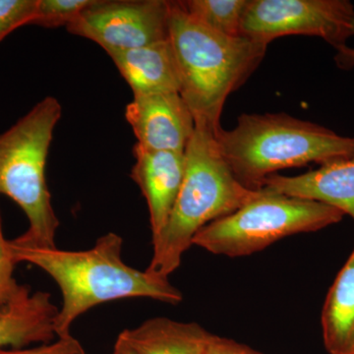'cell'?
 <instances>
[{
	"label": "cell",
	"instance_id": "1",
	"mask_svg": "<svg viewBox=\"0 0 354 354\" xmlns=\"http://www.w3.org/2000/svg\"><path fill=\"white\" fill-rule=\"evenodd\" d=\"M123 239L108 232L86 250L39 248L9 241L15 262L36 266L57 283L62 306L55 319L57 339L71 337V327L93 307L124 298H152L176 305L183 295L169 279L139 271L122 259Z\"/></svg>",
	"mask_w": 354,
	"mask_h": 354
},
{
	"label": "cell",
	"instance_id": "2",
	"mask_svg": "<svg viewBox=\"0 0 354 354\" xmlns=\"http://www.w3.org/2000/svg\"><path fill=\"white\" fill-rule=\"evenodd\" d=\"M169 32L178 66L179 94L194 118L195 127L218 135L228 95L257 69L268 44L212 31L193 19L180 1H169Z\"/></svg>",
	"mask_w": 354,
	"mask_h": 354
},
{
	"label": "cell",
	"instance_id": "3",
	"mask_svg": "<svg viewBox=\"0 0 354 354\" xmlns=\"http://www.w3.org/2000/svg\"><path fill=\"white\" fill-rule=\"evenodd\" d=\"M185 174L176 204L157 241L146 271L169 279L180 267L198 232L259 196L235 177L218 146L216 134L195 127L186 147Z\"/></svg>",
	"mask_w": 354,
	"mask_h": 354
},
{
	"label": "cell",
	"instance_id": "4",
	"mask_svg": "<svg viewBox=\"0 0 354 354\" xmlns=\"http://www.w3.org/2000/svg\"><path fill=\"white\" fill-rule=\"evenodd\" d=\"M218 146L239 183L259 190L277 171L354 157V137L288 113H243L236 127L221 128Z\"/></svg>",
	"mask_w": 354,
	"mask_h": 354
},
{
	"label": "cell",
	"instance_id": "5",
	"mask_svg": "<svg viewBox=\"0 0 354 354\" xmlns=\"http://www.w3.org/2000/svg\"><path fill=\"white\" fill-rule=\"evenodd\" d=\"M62 104L44 97L12 127L0 134V194L17 203L29 228L15 241L24 245L55 248L59 221L51 204L46 167Z\"/></svg>",
	"mask_w": 354,
	"mask_h": 354
},
{
	"label": "cell",
	"instance_id": "6",
	"mask_svg": "<svg viewBox=\"0 0 354 354\" xmlns=\"http://www.w3.org/2000/svg\"><path fill=\"white\" fill-rule=\"evenodd\" d=\"M344 215L322 203L267 192L225 218L209 223L193 245L215 255L235 258L259 252L285 237L318 232Z\"/></svg>",
	"mask_w": 354,
	"mask_h": 354
},
{
	"label": "cell",
	"instance_id": "7",
	"mask_svg": "<svg viewBox=\"0 0 354 354\" xmlns=\"http://www.w3.org/2000/svg\"><path fill=\"white\" fill-rule=\"evenodd\" d=\"M241 35L268 46L281 37H317L337 50L354 36V6L348 0H249Z\"/></svg>",
	"mask_w": 354,
	"mask_h": 354
},
{
	"label": "cell",
	"instance_id": "8",
	"mask_svg": "<svg viewBox=\"0 0 354 354\" xmlns=\"http://www.w3.org/2000/svg\"><path fill=\"white\" fill-rule=\"evenodd\" d=\"M169 15L165 0H95L67 30L108 53L129 50L169 39Z\"/></svg>",
	"mask_w": 354,
	"mask_h": 354
},
{
	"label": "cell",
	"instance_id": "9",
	"mask_svg": "<svg viewBox=\"0 0 354 354\" xmlns=\"http://www.w3.org/2000/svg\"><path fill=\"white\" fill-rule=\"evenodd\" d=\"M125 118L137 144L153 151L184 153L195 131V120L176 92L134 95Z\"/></svg>",
	"mask_w": 354,
	"mask_h": 354
},
{
	"label": "cell",
	"instance_id": "10",
	"mask_svg": "<svg viewBox=\"0 0 354 354\" xmlns=\"http://www.w3.org/2000/svg\"><path fill=\"white\" fill-rule=\"evenodd\" d=\"M133 153L136 162L131 178L145 197L153 242L164 232L183 185L185 155L148 150L138 144L133 148Z\"/></svg>",
	"mask_w": 354,
	"mask_h": 354
},
{
	"label": "cell",
	"instance_id": "11",
	"mask_svg": "<svg viewBox=\"0 0 354 354\" xmlns=\"http://www.w3.org/2000/svg\"><path fill=\"white\" fill-rule=\"evenodd\" d=\"M261 189L322 203L354 221V157L320 165L299 176L274 174L266 179Z\"/></svg>",
	"mask_w": 354,
	"mask_h": 354
},
{
	"label": "cell",
	"instance_id": "12",
	"mask_svg": "<svg viewBox=\"0 0 354 354\" xmlns=\"http://www.w3.org/2000/svg\"><path fill=\"white\" fill-rule=\"evenodd\" d=\"M58 307L46 291L31 292L23 286L8 302L0 304V349L26 348L57 341Z\"/></svg>",
	"mask_w": 354,
	"mask_h": 354
},
{
	"label": "cell",
	"instance_id": "13",
	"mask_svg": "<svg viewBox=\"0 0 354 354\" xmlns=\"http://www.w3.org/2000/svg\"><path fill=\"white\" fill-rule=\"evenodd\" d=\"M108 55L132 88L133 95L179 93L178 66L169 39Z\"/></svg>",
	"mask_w": 354,
	"mask_h": 354
},
{
	"label": "cell",
	"instance_id": "14",
	"mask_svg": "<svg viewBox=\"0 0 354 354\" xmlns=\"http://www.w3.org/2000/svg\"><path fill=\"white\" fill-rule=\"evenodd\" d=\"M120 335L137 354H206L212 337L199 324L164 317L149 319Z\"/></svg>",
	"mask_w": 354,
	"mask_h": 354
},
{
	"label": "cell",
	"instance_id": "15",
	"mask_svg": "<svg viewBox=\"0 0 354 354\" xmlns=\"http://www.w3.org/2000/svg\"><path fill=\"white\" fill-rule=\"evenodd\" d=\"M321 326L328 353L346 354L354 346V249L328 292Z\"/></svg>",
	"mask_w": 354,
	"mask_h": 354
},
{
	"label": "cell",
	"instance_id": "16",
	"mask_svg": "<svg viewBox=\"0 0 354 354\" xmlns=\"http://www.w3.org/2000/svg\"><path fill=\"white\" fill-rule=\"evenodd\" d=\"M249 0H185L181 6L193 19L212 31L241 36V23Z\"/></svg>",
	"mask_w": 354,
	"mask_h": 354
},
{
	"label": "cell",
	"instance_id": "17",
	"mask_svg": "<svg viewBox=\"0 0 354 354\" xmlns=\"http://www.w3.org/2000/svg\"><path fill=\"white\" fill-rule=\"evenodd\" d=\"M95 0H39L32 25L44 28L68 27Z\"/></svg>",
	"mask_w": 354,
	"mask_h": 354
},
{
	"label": "cell",
	"instance_id": "18",
	"mask_svg": "<svg viewBox=\"0 0 354 354\" xmlns=\"http://www.w3.org/2000/svg\"><path fill=\"white\" fill-rule=\"evenodd\" d=\"M39 0H0V41L22 26L32 24Z\"/></svg>",
	"mask_w": 354,
	"mask_h": 354
},
{
	"label": "cell",
	"instance_id": "19",
	"mask_svg": "<svg viewBox=\"0 0 354 354\" xmlns=\"http://www.w3.org/2000/svg\"><path fill=\"white\" fill-rule=\"evenodd\" d=\"M17 263L14 260L9 241L0 232V304H6L19 292L22 285L14 279V270Z\"/></svg>",
	"mask_w": 354,
	"mask_h": 354
},
{
	"label": "cell",
	"instance_id": "20",
	"mask_svg": "<svg viewBox=\"0 0 354 354\" xmlns=\"http://www.w3.org/2000/svg\"><path fill=\"white\" fill-rule=\"evenodd\" d=\"M0 354H86V351L81 342L71 335L32 348L0 349Z\"/></svg>",
	"mask_w": 354,
	"mask_h": 354
},
{
	"label": "cell",
	"instance_id": "21",
	"mask_svg": "<svg viewBox=\"0 0 354 354\" xmlns=\"http://www.w3.org/2000/svg\"><path fill=\"white\" fill-rule=\"evenodd\" d=\"M206 354H262L249 348L245 344H239L227 339L212 335L207 348Z\"/></svg>",
	"mask_w": 354,
	"mask_h": 354
},
{
	"label": "cell",
	"instance_id": "22",
	"mask_svg": "<svg viewBox=\"0 0 354 354\" xmlns=\"http://www.w3.org/2000/svg\"><path fill=\"white\" fill-rule=\"evenodd\" d=\"M335 62L339 68L344 70L353 68L354 48H351L348 44L339 48L335 53Z\"/></svg>",
	"mask_w": 354,
	"mask_h": 354
},
{
	"label": "cell",
	"instance_id": "23",
	"mask_svg": "<svg viewBox=\"0 0 354 354\" xmlns=\"http://www.w3.org/2000/svg\"><path fill=\"white\" fill-rule=\"evenodd\" d=\"M113 354H137L133 351L131 346L128 344V342L118 335V339L114 344Z\"/></svg>",
	"mask_w": 354,
	"mask_h": 354
},
{
	"label": "cell",
	"instance_id": "24",
	"mask_svg": "<svg viewBox=\"0 0 354 354\" xmlns=\"http://www.w3.org/2000/svg\"><path fill=\"white\" fill-rule=\"evenodd\" d=\"M346 354H354V346Z\"/></svg>",
	"mask_w": 354,
	"mask_h": 354
},
{
	"label": "cell",
	"instance_id": "25",
	"mask_svg": "<svg viewBox=\"0 0 354 354\" xmlns=\"http://www.w3.org/2000/svg\"><path fill=\"white\" fill-rule=\"evenodd\" d=\"M0 232H2V227H1V218H0Z\"/></svg>",
	"mask_w": 354,
	"mask_h": 354
}]
</instances>
